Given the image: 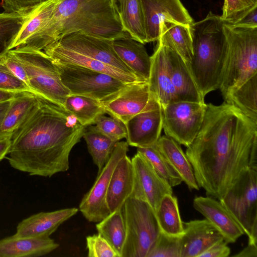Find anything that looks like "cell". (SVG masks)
<instances>
[{"instance_id": "6da1fadb", "label": "cell", "mask_w": 257, "mask_h": 257, "mask_svg": "<svg viewBox=\"0 0 257 257\" xmlns=\"http://www.w3.org/2000/svg\"><path fill=\"white\" fill-rule=\"evenodd\" d=\"M37 95V104L12 133L7 158L17 170L51 177L69 169L70 152L85 126L63 106Z\"/></svg>"}, {"instance_id": "7a4b0ae2", "label": "cell", "mask_w": 257, "mask_h": 257, "mask_svg": "<svg viewBox=\"0 0 257 257\" xmlns=\"http://www.w3.org/2000/svg\"><path fill=\"white\" fill-rule=\"evenodd\" d=\"M257 142V123L233 105L206 104L204 120L186 154L199 188L219 200L228 160L234 152Z\"/></svg>"}, {"instance_id": "3957f363", "label": "cell", "mask_w": 257, "mask_h": 257, "mask_svg": "<svg viewBox=\"0 0 257 257\" xmlns=\"http://www.w3.org/2000/svg\"><path fill=\"white\" fill-rule=\"evenodd\" d=\"M76 33L111 40L127 34L113 0H59L48 22L22 46L43 50Z\"/></svg>"}, {"instance_id": "277c9868", "label": "cell", "mask_w": 257, "mask_h": 257, "mask_svg": "<svg viewBox=\"0 0 257 257\" xmlns=\"http://www.w3.org/2000/svg\"><path fill=\"white\" fill-rule=\"evenodd\" d=\"M193 55L189 65L197 87L204 98L219 88L225 65L227 42L218 15L206 17L190 26Z\"/></svg>"}, {"instance_id": "5b68a950", "label": "cell", "mask_w": 257, "mask_h": 257, "mask_svg": "<svg viewBox=\"0 0 257 257\" xmlns=\"http://www.w3.org/2000/svg\"><path fill=\"white\" fill-rule=\"evenodd\" d=\"M227 42L225 67L219 89L225 100L257 74V26L223 23Z\"/></svg>"}, {"instance_id": "8992f818", "label": "cell", "mask_w": 257, "mask_h": 257, "mask_svg": "<svg viewBox=\"0 0 257 257\" xmlns=\"http://www.w3.org/2000/svg\"><path fill=\"white\" fill-rule=\"evenodd\" d=\"M8 51L25 68L34 93L64 107L70 93L63 84L57 66L43 50L22 46Z\"/></svg>"}, {"instance_id": "52a82bcc", "label": "cell", "mask_w": 257, "mask_h": 257, "mask_svg": "<svg viewBox=\"0 0 257 257\" xmlns=\"http://www.w3.org/2000/svg\"><path fill=\"white\" fill-rule=\"evenodd\" d=\"M126 230L121 257H147L161 232L155 210L131 196L122 207Z\"/></svg>"}, {"instance_id": "ba28073f", "label": "cell", "mask_w": 257, "mask_h": 257, "mask_svg": "<svg viewBox=\"0 0 257 257\" xmlns=\"http://www.w3.org/2000/svg\"><path fill=\"white\" fill-rule=\"evenodd\" d=\"M257 169L243 170L219 200L239 224L248 238L257 244Z\"/></svg>"}, {"instance_id": "9c48e42d", "label": "cell", "mask_w": 257, "mask_h": 257, "mask_svg": "<svg viewBox=\"0 0 257 257\" xmlns=\"http://www.w3.org/2000/svg\"><path fill=\"white\" fill-rule=\"evenodd\" d=\"M54 63L59 70L63 84L72 94L101 101L116 92L125 84L104 73L76 65Z\"/></svg>"}, {"instance_id": "30bf717a", "label": "cell", "mask_w": 257, "mask_h": 257, "mask_svg": "<svg viewBox=\"0 0 257 257\" xmlns=\"http://www.w3.org/2000/svg\"><path fill=\"white\" fill-rule=\"evenodd\" d=\"M163 129L166 136L188 147L202 124L206 104L176 101L162 106Z\"/></svg>"}, {"instance_id": "8fae6325", "label": "cell", "mask_w": 257, "mask_h": 257, "mask_svg": "<svg viewBox=\"0 0 257 257\" xmlns=\"http://www.w3.org/2000/svg\"><path fill=\"white\" fill-rule=\"evenodd\" d=\"M126 142L116 143L110 158L97 176L93 186L84 195L79 210L89 222H98L110 213L106 195L113 171L118 162L128 151Z\"/></svg>"}, {"instance_id": "7c38bea8", "label": "cell", "mask_w": 257, "mask_h": 257, "mask_svg": "<svg viewBox=\"0 0 257 257\" xmlns=\"http://www.w3.org/2000/svg\"><path fill=\"white\" fill-rule=\"evenodd\" d=\"M143 12L147 43L158 41L160 26L172 22L188 26L194 23L180 0H140Z\"/></svg>"}, {"instance_id": "4fadbf2b", "label": "cell", "mask_w": 257, "mask_h": 257, "mask_svg": "<svg viewBox=\"0 0 257 257\" xmlns=\"http://www.w3.org/2000/svg\"><path fill=\"white\" fill-rule=\"evenodd\" d=\"M124 124L128 145L146 148L156 144L163 129V112L160 103L152 95L145 108Z\"/></svg>"}, {"instance_id": "5bb4252c", "label": "cell", "mask_w": 257, "mask_h": 257, "mask_svg": "<svg viewBox=\"0 0 257 257\" xmlns=\"http://www.w3.org/2000/svg\"><path fill=\"white\" fill-rule=\"evenodd\" d=\"M54 42L62 47L79 53L136 77L117 55L113 47L112 40L76 33Z\"/></svg>"}, {"instance_id": "9a60e30c", "label": "cell", "mask_w": 257, "mask_h": 257, "mask_svg": "<svg viewBox=\"0 0 257 257\" xmlns=\"http://www.w3.org/2000/svg\"><path fill=\"white\" fill-rule=\"evenodd\" d=\"M151 96L148 82L137 81L125 84L100 101L106 113L125 124L145 108Z\"/></svg>"}, {"instance_id": "2e32d148", "label": "cell", "mask_w": 257, "mask_h": 257, "mask_svg": "<svg viewBox=\"0 0 257 257\" xmlns=\"http://www.w3.org/2000/svg\"><path fill=\"white\" fill-rule=\"evenodd\" d=\"M131 160L134 173L131 196L146 202L155 211L165 195L173 194L172 187L140 153L137 152Z\"/></svg>"}, {"instance_id": "e0dca14e", "label": "cell", "mask_w": 257, "mask_h": 257, "mask_svg": "<svg viewBox=\"0 0 257 257\" xmlns=\"http://www.w3.org/2000/svg\"><path fill=\"white\" fill-rule=\"evenodd\" d=\"M180 237L181 257H199L211 246L224 240L221 233L206 219L183 222Z\"/></svg>"}, {"instance_id": "ac0fdd59", "label": "cell", "mask_w": 257, "mask_h": 257, "mask_svg": "<svg viewBox=\"0 0 257 257\" xmlns=\"http://www.w3.org/2000/svg\"><path fill=\"white\" fill-rule=\"evenodd\" d=\"M151 56V65L148 81L151 94L162 106L176 101L172 85L167 47L160 39Z\"/></svg>"}, {"instance_id": "d6986e66", "label": "cell", "mask_w": 257, "mask_h": 257, "mask_svg": "<svg viewBox=\"0 0 257 257\" xmlns=\"http://www.w3.org/2000/svg\"><path fill=\"white\" fill-rule=\"evenodd\" d=\"M209 196H198L193 201L194 208L203 215L221 233L227 243H234L243 231L221 202Z\"/></svg>"}, {"instance_id": "ffe728a7", "label": "cell", "mask_w": 257, "mask_h": 257, "mask_svg": "<svg viewBox=\"0 0 257 257\" xmlns=\"http://www.w3.org/2000/svg\"><path fill=\"white\" fill-rule=\"evenodd\" d=\"M78 210L76 207H72L33 214L18 223L15 234L25 237H49Z\"/></svg>"}, {"instance_id": "44dd1931", "label": "cell", "mask_w": 257, "mask_h": 257, "mask_svg": "<svg viewBox=\"0 0 257 257\" xmlns=\"http://www.w3.org/2000/svg\"><path fill=\"white\" fill-rule=\"evenodd\" d=\"M43 51L53 62L79 66L109 74L126 84L140 81L135 76L127 74L102 62L75 51L62 47L53 42Z\"/></svg>"}, {"instance_id": "7402d4cb", "label": "cell", "mask_w": 257, "mask_h": 257, "mask_svg": "<svg viewBox=\"0 0 257 257\" xmlns=\"http://www.w3.org/2000/svg\"><path fill=\"white\" fill-rule=\"evenodd\" d=\"M144 45L133 39L128 33L112 40L113 47L121 60L139 81L148 82L151 58Z\"/></svg>"}, {"instance_id": "603a6c76", "label": "cell", "mask_w": 257, "mask_h": 257, "mask_svg": "<svg viewBox=\"0 0 257 257\" xmlns=\"http://www.w3.org/2000/svg\"><path fill=\"white\" fill-rule=\"evenodd\" d=\"M59 246L50 237H25L15 233L0 239V257L41 256L50 253Z\"/></svg>"}, {"instance_id": "cb8c5ba5", "label": "cell", "mask_w": 257, "mask_h": 257, "mask_svg": "<svg viewBox=\"0 0 257 257\" xmlns=\"http://www.w3.org/2000/svg\"><path fill=\"white\" fill-rule=\"evenodd\" d=\"M172 85L176 101L205 103L191 74L189 67L173 49L166 46Z\"/></svg>"}, {"instance_id": "d4e9b609", "label": "cell", "mask_w": 257, "mask_h": 257, "mask_svg": "<svg viewBox=\"0 0 257 257\" xmlns=\"http://www.w3.org/2000/svg\"><path fill=\"white\" fill-rule=\"evenodd\" d=\"M134 173L131 159L123 157L112 174L106 195V202L110 213L121 209L124 203L132 194Z\"/></svg>"}, {"instance_id": "484cf974", "label": "cell", "mask_w": 257, "mask_h": 257, "mask_svg": "<svg viewBox=\"0 0 257 257\" xmlns=\"http://www.w3.org/2000/svg\"><path fill=\"white\" fill-rule=\"evenodd\" d=\"M156 144L188 188L199 190L192 166L179 144L166 135L160 137Z\"/></svg>"}, {"instance_id": "4316f807", "label": "cell", "mask_w": 257, "mask_h": 257, "mask_svg": "<svg viewBox=\"0 0 257 257\" xmlns=\"http://www.w3.org/2000/svg\"><path fill=\"white\" fill-rule=\"evenodd\" d=\"M190 26L163 22L160 26L159 38L165 45L175 51L188 67L193 55Z\"/></svg>"}, {"instance_id": "83f0119b", "label": "cell", "mask_w": 257, "mask_h": 257, "mask_svg": "<svg viewBox=\"0 0 257 257\" xmlns=\"http://www.w3.org/2000/svg\"><path fill=\"white\" fill-rule=\"evenodd\" d=\"M38 102L37 95L30 91L17 92L11 100L0 124V132L12 134L22 123Z\"/></svg>"}, {"instance_id": "f1b7e54d", "label": "cell", "mask_w": 257, "mask_h": 257, "mask_svg": "<svg viewBox=\"0 0 257 257\" xmlns=\"http://www.w3.org/2000/svg\"><path fill=\"white\" fill-rule=\"evenodd\" d=\"M59 0H46L38 5L23 25L9 48L21 46L39 31L49 21Z\"/></svg>"}, {"instance_id": "f546056e", "label": "cell", "mask_w": 257, "mask_h": 257, "mask_svg": "<svg viewBox=\"0 0 257 257\" xmlns=\"http://www.w3.org/2000/svg\"><path fill=\"white\" fill-rule=\"evenodd\" d=\"M118 14L125 32L136 41L147 43L144 20L140 0H120Z\"/></svg>"}, {"instance_id": "4dcf8cb0", "label": "cell", "mask_w": 257, "mask_h": 257, "mask_svg": "<svg viewBox=\"0 0 257 257\" xmlns=\"http://www.w3.org/2000/svg\"><path fill=\"white\" fill-rule=\"evenodd\" d=\"M155 213L162 232L174 236L183 234V223L180 214L178 200L173 194H168L162 198Z\"/></svg>"}, {"instance_id": "1f68e13d", "label": "cell", "mask_w": 257, "mask_h": 257, "mask_svg": "<svg viewBox=\"0 0 257 257\" xmlns=\"http://www.w3.org/2000/svg\"><path fill=\"white\" fill-rule=\"evenodd\" d=\"M64 107L85 127L94 124L99 115L106 113L100 101L79 95L70 94L66 99Z\"/></svg>"}, {"instance_id": "d6a6232c", "label": "cell", "mask_w": 257, "mask_h": 257, "mask_svg": "<svg viewBox=\"0 0 257 257\" xmlns=\"http://www.w3.org/2000/svg\"><path fill=\"white\" fill-rule=\"evenodd\" d=\"M83 137L99 174L109 160L116 142L100 133L95 125L85 127Z\"/></svg>"}, {"instance_id": "836d02e7", "label": "cell", "mask_w": 257, "mask_h": 257, "mask_svg": "<svg viewBox=\"0 0 257 257\" xmlns=\"http://www.w3.org/2000/svg\"><path fill=\"white\" fill-rule=\"evenodd\" d=\"M97 232L104 238L121 257L126 230L122 208L110 213L96 224Z\"/></svg>"}, {"instance_id": "e575fe53", "label": "cell", "mask_w": 257, "mask_h": 257, "mask_svg": "<svg viewBox=\"0 0 257 257\" xmlns=\"http://www.w3.org/2000/svg\"><path fill=\"white\" fill-rule=\"evenodd\" d=\"M257 123V74L250 78L224 100Z\"/></svg>"}, {"instance_id": "d590c367", "label": "cell", "mask_w": 257, "mask_h": 257, "mask_svg": "<svg viewBox=\"0 0 257 257\" xmlns=\"http://www.w3.org/2000/svg\"><path fill=\"white\" fill-rule=\"evenodd\" d=\"M33 9L28 12L0 13V58L9 50L10 46Z\"/></svg>"}, {"instance_id": "8d00e7d4", "label": "cell", "mask_w": 257, "mask_h": 257, "mask_svg": "<svg viewBox=\"0 0 257 257\" xmlns=\"http://www.w3.org/2000/svg\"><path fill=\"white\" fill-rule=\"evenodd\" d=\"M137 152L143 156L151 164L156 172L172 187L183 181L168 160L160 152L156 144L146 148H137Z\"/></svg>"}, {"instance_id": "74e56055", "label": "cell", "mask_w": 257, "mask_h": 257, "mask_svg": "<svg viewBox=\"0 0 257 257\" xmlns=\"http://www.w3.org/2000/svg\"><path fill=\"white\" fill-rule=\"evenodd\" d=\"M256 8L257 0H224L220 17L224 24H236Z\"/></svg>"}, {"instance_id": "f35d334b", "label": "cell", "mask_w": 257, "mask_h": 257, "mask_svg": "<svg viewBox=\"0 0 257 257\" xmlns=\"http://www.w3.org/2000/svg\"><path fill=\"white\" fill-rule=\"evenodd\" d=\"M180 237L161 231L147 257H181Z\"/></svg>"}, {"instance_id": "ab89813d", "label": "cell", "mask_w": 257, "mask_h": 257, "mask_svg": "<svg viewBox=\"0 0 257 257\" xmlns=\"http://www.w3.org/2000/svg\"><path fill=\"white\" fill-rule=\"evenodd\" d=\"M94 124L100 133L113 141L117 142L126 138L125 124L111 116L100 114L95 118Z\"/></svg>"}, {"instance_id": "60d3db41", "label": "cell", "mask_w": 257, "mask_h": 257, "mask_svg": "<svg viewBox=\"0 0 257 257\" xmlns=\"http://www.w3.org/2000/svg\"><path fill=\"white\" fill-rule=\"evenodd\" d=\"M86 246L89 257H119L107 240L98 233L87 236Z\"/></svg>"}, {"instance_id": "b9f144b4", "label": "cell", "mask_w": 257, "mask_h": 257, "mask_svg": "<svg viewBox=\"0 0 257 257\" xmlns=\"http://www.w3.org/2000/svg\"><path fill=\"white\" fill-rule=\"evenodd\" d=\"M0 90L17 93L32 92L22 80L16 77L0 60Z\"/></svg>"}, {"instance_id": "7bdbcfd3", "label": "cell", "mask_w": 257, "mask_h": 257, "mask_svg": "<svg viewBox=\"0 0 257 257\" xmlns=\"http://www.w3.org/2000/svg\"><path fill=\"white\" fill-rule=\"evenodd\" d=\"M0 60L16 77L24 82L31 89L29 80L25 68L9 51L0 58Z\"/></svg>"}, {"instance_id": "ee69618b", "label": "cell", "mask_w": 257, "mask_h": 257, "mask_svg": "<svg viewBox=\"0 0 257 257\" xmlns=\"http://www.w3.org/2000/svg\"><path fill=\"white\" fill-rule=\"evenodd\" d=\"M44 0H2L1 6L5 12H28Z\"/></svg>"}, {"instance_id": "f6af8a7d", "label": "cell", "mask_w": 257, "mask_h": 257, "mask_svg": "<svg viewBox=\"0 0 257 257\" xmlns=\"http://www.w3.org/2000/svg\"><path fill=\"white\" fill-rule=\"evenodd\" d=\"M225 240L215 243L203 252L199 257H227L230 253V249Z\"/></svg>"}, {"instance_id": "bcb514c9", "label": "cell", "mask_w": 257, "mask_h": 257, "mask_svg": "<svg viewBox=\"0 0 257 257\" xmlns=\"http://www.w3.org/2000/svg\"><path fill=\"white\" fill-rule=\"evenodd\" d=\"M234 257H256L257 245L248 243L240 251L232 255Z\"/></svg>"}, {"instance_id": "7dc6e473", "label": "cell", "mask_w": 257, "mask_h": 257, "mask_svg": "<svg viewBox=\"0 0 257 257\" xmlns=\"http://www.w3.org/2000/svg\"><path fill=\"white\" fill-rule=\"evenodd\" d=\"M12 135L0 139V161L9 154L11 144Z\"/></svg>"}, {"instance_id": "c3c4849f", "label": "cell", "mask_w": 257, "mask_h": 257, "mask_svg": "<svg viewBox=\"0 0 257 257\" xmlns=\"http://www.w3.org/2000/svg\"><path fill=\"white\" fill-rule=\"evenodd\" d=\"M238 23L257 26V8L252 10Z\"/></svg>"}, {"instance_id": "681fc988", "label": "cell", "mask_w": 257, "mask_h": 257, "mask_svg": "<svg viewBox=\"0 0 257 257\" xmlns=\"http://www.w3.org/2000/svg\"><path fill=\"white\" fill-rule=\"evenodd\" d=\"M16 93L0 90V102L12 100Z\"/></svg>"}, {"instance_id": "f907efd6", "label": "cell", "mask_w": 257, "mask_h": 257, "mask_svg": "<svg viewBox=\"0 0 257 257\" xmlns=\"http://www.w3.org/2000/svg\"><path fill=\"white\" fill-rule=\"evenodd\" d=\"M11 100L0 102V124L3 117L9 107Z\"/></svg>"}, {"instance_id": "816d5d0a", "label": "cell", "mask_w": 257, "mask_h": 257, "mask_svg": "<svg viewBox=\"0 0 257 257\" xmlns=\"http://www.w3.org/2000/svg\"><path fill=\"white\" fill-rule=\"evenodd\" d=\"M12 134H6L0 132V139L8 136L11 135Z\"/></svg>"}, {"instance_id": "f5cc1de1", "label": "cell", "mask_w": 257, "mask_h": 257, "mask_svg": "<svg viewBox=\"0 0 257 257\" xmlns=\"http://www.w3.org/2000/svg\"><path fill=\"white\" fill-rule=\"evenodd\" d=\"M114 3L115 4V6H116L117 9H118V6L120 0H113Z\"/></svg>"}, {"instance_id": "db71d44e", "label": "cell", "mask_w": 257, "mask_h": 257, "mask_svg": "<svg viewBox=\"0 0 257 257\" xmlns=\"http://www.w3.org/2000/svg\"><path fill=\"white\" fill-rule=\"evenodd\" d=\"M44 1H46V0H44Z\"/></svg>"}]
</instances>
